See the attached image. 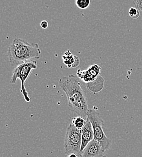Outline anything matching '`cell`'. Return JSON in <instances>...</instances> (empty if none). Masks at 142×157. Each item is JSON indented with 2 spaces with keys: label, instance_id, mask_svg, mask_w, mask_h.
<instances>
[{
  "label": "cell",
  "instance_id": "obj_12",
  "mask_svg": "<svg viewBox=\"0 0 142 157\" xmlns=\"http://www.w3.org/2000/svg\"><path fill=\"white\" fill-rule=\"evenodd\" d=\"M91 3V0H76L75 4L78 8L80 9H86L88 8Z\"/></svg>",
  "mask_w": 142,
  "mask_h": 157
},
{
  "label": "cell",
  "instance_id": "obj_6",
  "mask_svg": "<svg viewBox=\"0 0 142 157\" xmlns=\"http://www.w3.org/2000/svg\"><path fill=\"white\" fill-rule=\"evenodd\" d=\"M101 72V67L98 64H94L90 66L86 70H81L79 69L77 71L76 75L78 78L86 84L94 82L99 76Z\"/></svg>",
  "mask_w": 142,
  "mask_h": 157
},
{
  "label": "cell",
  "instance_id": "obj_10",
  "mask_svg": "<svg viewBox=\"0 0 142 157\" xmlns=\"http://www.w3.org/2000/svg\"><path fill=\"white\" fill-rule=\"evenodd\" d=\"M104 79L99 76L94 82L86 83V88L93 93H97L103 90L104 87Z\"/></svg>",
  "mask_w": 142,
  "mask_h": 157
},
{
  "label": "cell",
  "instance_id": "obj_1",
  "mask_svg": "<svg viewBox=\"0 0 142 157\" xmlns=\"http://www.w3.org/2000/svg\"><path fill=\"white\" fill-rule=\"evenodd\" d=\"M59 83L66 94L69 109L79 116L86 119L89 109L88 100L79 78L75 75L63 76L59 79Z\"/></svg>",
  "mask_w": 142,
  "mask_h": 157
},
{
  "label": "cell",
  "instance_id": "obj_5",
  "mask_svg": "<svg viewBox=\"0 0 142 157\" xmlns=\"http://www.w3.org/2000/svg\"><path fill=\"white\" fill-rule=\"evenodd\" d=\"M87 118L93 126L94 134V139L101 144L102 149L105 152L111 146V140L106 136L103 130V121L101 114L94 109H89L87 113Z\"/></svg>",
  "mask_w": 142,
  "mask_h": 157
},
{
  "label": "cell",
  "instance_id": "obj_3",
  "mask_svg": "<svg viewBox=\"0 0 142 157\" xmlns=\"http://www.w3.org/2000/svg\"><path fill=\"white\" fill-rule=\"evenodd\" d=\"M37 68V62L35 60H32L24 62L14 68L12 73V76L10 82L12 84H16L17 80L20 79L21 83V92L24 100L27 102L30 101V98L29 93L27 91L25 83L27 79L30 76L33 70Z\"/></svg>",
  "mask_w": 142,
  "mask_h": 157
},
{
  "label": "cell",
  "instance_id": "obj_11",
  "mask_svg": "<svg viewBox=\"0 0 142 157\" xmlns=\"http://www.w3.org/2000/svg\"><path fill=\"white\" fill-rule=\"evenodd\" d=\"M86 120L85 118H84L81 116H78V117H76L73 118L72 120V124L75 126V128H76L78 129H81L83 128L85 122H86Z\"/></svg>",
  "mask_w": 142,
  "mask_h": 157
},
{
  "label": "cell",
  "instance_id": "obj_15",
  "mask_svg": "<svg viewBox=\"0 0 142 157\" xmlns=\"http://www.w3.org/2000/svg\"><path fill=\"white\" fill-rule=\"evenodd\" d=\"M49 26V24L47 21H42L41 22V27L44 29H46Z\"/></svg>",
  "mask_w": 142,
  "mask_h": 157
},
{
  "label": "cell",
  "instance_id": "obj_7",
  "mask_svg": "<svg viewBox=\"0 0 142 157\" xmlns=\"http://www.w3.org/2000/svg\"><path fill=\"white\" fill-rule=\"evenodd\" d=\"M101 144L97 140L90 141L82 152V157H101L104 155Z\"/></svg>",
  "mask_w": 142,
  "mask_h": 157
},
{
  "label": "cell",
  "instance_id": "obj_4",
  "mask_svg": "<svg viewBox=\"0 0 142 157\" xmlns=\"http://www.w3.org/2000/svg\"><path fill=\"white\" fill-rule=\"evenodd\" d=\"M82 130L70 124L66 132L64 141L65 153L67 155L71 154H76L78 157H82L81 153Z\"/></svg>",
  "mask_w": 142,
  "mask_h": 157
},
{
  "label": "cell",
  "instance_id": "obj_16",
  "mask_svg": "<svg viewBox=\"0 0 142 157\" xmlns=\"http://www.w3.org/2000/svg\"><path fill=\"white\" fill-rule=\"evenodd\" d=\"M67 157H78L76 154H70V155H67Z\"/></svg>",
  "mask_w": 142,
  "mask_h": 157
},
{
  "label": "cell",
  "instance_id": "obj_17",
  "mask_svg": "<svg viewBox=\"0 0 142 157\" xmlns=\"http://www.w3.org/2000/svg\"><path fill=\"white\" fill-rule=\"evenodd\" d=\"M101 157H106V155H103V156H102Z\"/></svg>",
  "mask_w": 142,
  "mask_h": 157
},
{
  "label": "cell",
  "instance_id": "obj_13",
  "mask_svg": "<svg viewBox=\"0 0 142 157\" xmlns=\"http://www.w3.org/2000/svg\"><path fill=\"white\" fill-rule=\"evenodd\" d=\"M140 11L135 7H132L129 9L128 13L129 17L132 19H137L140 14Z\"/></svg>",
  "mask_w": 142,
  "mask_h": 157
},
{
  "label": "cell",
  "instance_id": "obj_14",
  "mask_svg": "<svg viewBox=\"0 0 142 157\" xmlns=\"http://www.w3.org/2000/svg\"><path fill=\"white\" fill-rule=\"evenodd\" d=\"M133 4L136 8H137L138 10L142 12V0H133Z\"/></svg>",
  "mask_w": 142,
  "mask_h": 157
},
{
  "label": "cell",
  "instance_id": "obj_8",
  "mask_svg": "<svg viewBox=\"0 0 142 157\" xmlns=\"http://www.w3.org/2000/svg\"><path fill=\"white\" fill-rule=\"evenodd\" d=\"M94 138V134L92 124L90 120L86 118L85 124L82 129L81 153L86 145Z\"/></svg>",
  "mask_w": 142,
  "mask_h": 157
},
{
  "label": "cell",
  "instance_id": "obj_9",
  "mask_svg": "<svg viewBox=\"0 0 142 157\" xmlns=\"http://www.w3.org/2000/svg\"><path fill=\"white\" fill-rule=\"evenodd\" d=\"M62 59L63 63L68 68H76L80 64V59L79 57L73 55L70 50H67L63 54Z\"/></svg>",
  "mask_w": 142,
  "mask_h": 157
},
{
  "label": "cell",
  "instance_id": "obj_2",
  "mask_svg": "<svg viewBox=\"0 0 142 157\" xmlns=\"http://www.w3.org/2000/svg\"><path fill=\"white\" fill-rule=\"evenodd\" d=\"M41 55V49L37 43L18 38L13 40L7 52L9 62L15 67L24 62L39 59Z\"/></svg>",
  "mask_w": 142,
  "mask_h": 157
}]
</instances>
